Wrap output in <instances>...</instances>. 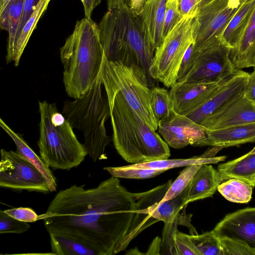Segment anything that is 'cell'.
Listing matches in <instances>:
<instances>
[{"label": "cell", "mask_w": 255, "mask_h": 255, "mask_svg": "<svg viewBox=\"0 0 255 255\" xmlns=\"http://www.w3.org/2000/svg\"><path fill=\"white\" fill-rule=\"evenodd\" d=\"M84 187L74 184L59 191L39 220L49 234L71 237L98 255H115L135 214L136 193L128 191L113 176L96 187Z\"/></svg>", "instance_id": "obj_1"}, {"label": "cell", "mask_w": 255, "mask_h": 255, "mask_svg": "<svg viewBox=\"0 0 255 255\" xmlns=\"http://www.w3.org/2000/svg\"><path fill=\"white\" fill-rule=\"evenodd\" d=\"M107 11L99 24L100 37L108 60L143 70L154 86L149 68L155 49L150 43L139 15L127 0H107Z\"/></svg>", "instance_id": "obj_2"}, {"label": "cell", "mask_w": 255, "mask_h": 255, "mask_svg": "<svg viewBox=\"0 0 255 255\" xmlns=\"http://www.w3.org/2000/svg\"><path fill=\"white\" fill-rule=\"evenodd\" d=\"M110 109L113 141L119 155L131 164L167 159L169 145L128 105L122 94L104 88Z\"/></svg>", "instance_id": "obj_3"}, {"label": "cell", "mask_w": 255, "mask_h": 255, "mask_svg": "<svg viewBox=\"0 0 255 255\" xmlns=\"http://www.w3.org/2000/svg\"><path fill=\"white\" fill-rule=\"evenodd\" d=\"M60 56L66 92L77 98L92 87L102 67L105 53L99 25L91 18L77 20L60 49Z\"/></svg>", "instance_id": "obj_4"}, {"label": "cell", "mask_w": 255, "mask_h": 255, "mask_svg": "<svg viewBox=\"0 0 255 255\" xmlns=\"http://www.w3.org/2000/svg\"><path fill=\"white\" fill-rule=\"evenodd\" d=\"M102 65L92 87L79 97L64 102L62 114L72 128L82 132L88 154L94 162L107 159L110 142L105 124L110 118L109 101L103 91Z\"/></svg>", "instance_id": "obj_5"}, {"label": "cell", "mask_w": 255, "mask_h": 255, "mask_svg": "<svg viewBox=\"0 0 255 255\" xmlns=\"http://www.w3.org/2000/svg\"><path fill=\"white\" fill-rule=\"evenodd\" d=\"M38 104L40 156L53 170L77 167L88 154L85 145L78 140L70 123L55 103L43 101Z\"/></svg>", "instance_id": "obj_6"}, {"label": "cell", "mask_w": 255, "mask_h": 255, "mask_svg": "<svg viewBox=\"0 0 255 255\" xmlns=\"http://www.w3.org/2000/svg\"><path fill=\"white\" fill-rule=\"evenodd\" d=\"M102 82L104 88L120 92L151 128L157 130L151 106V88L154 86L143 70L135 66L109 61L105 55Z\"/></svg>", "instance_id": "obj_7"}, {"label": "cell", "mask_w": 255, "mask_h": 255, "mask_svg": "<svg viewBox=\"0 0 255 255\" xmlns=\"http://www.w3.org/2000/svg\"><path fill=\"white\" fill-rule=\"evenodd\" d=\"M196 16L183 17L155 49L149 74L167 88L177 82L184 54L195 41Z\"/></svg>", "instance_id": "obj_8"}, {"label": "cell", "mask_w": 255, "mask_h": 255, "mask_svg": "<svg viewBox=\"0 0 255 255\" xmlns=\"http://www.w3.org/2000/svg\"><path fill=\"white\" fill-rule=\"evenodd\" d=\"M193 43L184 54L178 77L181 80L178 81L218 82L230 78L239 71L231 60L230 48L223 43L193 53Z\"/></svg>", "instance_id": "obj_9"}, {"label": "cell", "mask_w": 255, "mask_h": 255, "mask_svg": "<svg viewBox=\"0 0 255 255\" xmlns=\"http://www.w3.org/2000/svg\"><path fill=\"white\" fill-rule=\"evenodd\" d=\"M243 0H213L200 7L196 16V26L192 52L218 45L230 20Z\"/></svg>", "instance_id": "obj_10"}, {"label": "cell", "mask_w": 255, "mask_h": 255, "mask_svg": "<svg viewBox=\"0 0 255 255\" xmlns=\"http://www.w3.org/2000/svg\"><path fill=\"white\" fill-rule=\"evenodd\" d=\"M0 186L17 190L47 193L50 189L42 174L15 151L0 150Z\"/></svg>", "instance_id": "obj_11"}, {"label": "cell", "mask_w": 255, "mask_h": 255, "mask_svg": "<svg viewBox=\"0 0 255 255\" xmlns=\"http://www.w3.org/2000/svg\"><path fill=\"white\" fill-rule=\"evenodd\" d=\"M172 181L169 180L147 191L136 193V211L148 215L156 222L161 221L168 223L173 221L179 215L180 211L186 205L188 186L176 197L160 202Z\"/></svg>", "instance_id": "obj_12"}, {"label": "cell", "mask_w": 255, "mask_h": 255, "mask_svg": "<svg viewBox=\"0 0 255 255\" xmlns=\"http://www.w3.org/2000/svg\"><path fill=\"white\" fill-rule=\"evenodd\" d=\"M249 73L242 70L224 81L204 102L186 116L199 124L205 118L244 95Z\"/></svg>", "instance_id": "obj_13"}, {"label": "cell", "mask_w": 255, "mask_h": 255, "mask_svg": "<svg viewBox=\"0 0 255 255\" xmlns=\"http://www.w3.org/2000/svg\"><path fill=\"white\" fill-rule=\"evenodd\" d=\"M158 132L170 147L176 149L188 145L196 146L207 135V129L187 116L175 113L169 119L160 122Z\"/></svg>", "instance_id": "obj_14"}, {"label": "cell", "mask_w": 255, "mask_h": 255, "mask_svg": "<svg viewBox=\"0 0 255 255\" xmlns=\"http://www.w3.org/2000/svg\"><path fill=\"white\" fill-rule=\"evenodd\" d=\"M255 123V103L244 96L238 98L202 120L207 130Z\"/></svg>", "instance_id": "obj_15"}, {"label": "cell", "mask_w": 255, "mask_h": 255, "mask_svg": "<svg viewBox=\"0 0 255 255\" xmlns=\"http://www.w3.org/2000/svg\"><path fill=\"white\" fill-rule=\"evenodd\" d=\"M225 80L218 82L177 81L169 91L175 112L186 115L204 102Z\"/></svg>", "instance_id": "obj_16"}, {"label": "cell", "mask_w": 255, "mask_h": 255, "mask_svg": "<svg viewBox=\"0 0 255 255\" xmlns=\"http://www.w3.org/2000/svg\"><path fill=\"white\" fill-rule=\"evenodd\" d=\"M213 230L219 238L239 240L255 248V207L227 215Z\"/></svg>", "instance_id": "obj_17"}, {"label": "cell", "mask_w": 255, "mask_h": 255, "mask_svg": "<svg viewBox=\"0 0 255 255\" xmlns=\"http://www.w3.org/2000/svg\"><path fill=\"white\" fill-rule=\"evenodd\" d=\"M255 141V123L207 130L206 137L196 146L222 148Z\"/></svg>", "instance_id": "obj_18"}, {"label": "cell", "mask_w": 255, "mask_h": 255, "mask_svg": "<svg viewBox=\"0 0 255 255\" xmlns=\"http://www.w3.org/2000/svg\"><path fill=\"white\" fill-rule=\"evenodd\" d=\"M167 1V0H147L139 15L145 33L155 50L163 40Z\"/></svg>", "instance_id": "obj_19"}, {"label": "cell", "mask_w": 255, "mask_h": 255, "mask_svg": "<svg viewBox=\"0 0 255 255\" xmlns=\"http://www.w3.org/2000/svg\"><path fill=\"white\" fill-rule=\"evenodd\" d=\"M223 181L217 170L210 164H203L188 186L186 204L212 197Z\"/></svg>", "instance_id": "obj_20"}, {"label": "cell", "mask_w": 255, "mask_h": 255, "mask_svg": "<svg viewBox=\"0 0 255 255\" xmlns=\"http://www.w3.org/2000/svg\"><path fill=\"white\" fill-rule=\"evenodd\" d=\"M230 57L237 69L255 67V7L237 46L231 50Z\"/></svg>", "instance_id": "obj_21"}, {"label": "cell", "mask_w": 255, "mask_h": 255, "mask_svg": "<svg viewBox=\"0 0 255 255\" xmlns=\"http://www.w3.org/2000/svg\"><path fill=\"white\" fill-rule=\"evenodd\" d=\"M0 126L13 140L16 147L15 151L39 170L46 179L50 192L56 191V178L41 157L33 151L20 134L13 130L1 119H0Z\"/></svg>", "instance_id": "obj_22"}, {"label": "cell", "mask_w": 255, "mask_h": 255, "mask_svg": "<svg viewBox=\"0 0 255 255\" xmlns=\"http://www.w3.org/2000/svg\"><path fill=\"white\" fill-rule=\"evenodd\" d=\"M200 156H194L189 158L163 159L139 163L131 164V167L153 169L168 170L171 168L186 166L193 164H216L224 161L226 156H215L222 147L213 146Z\"/></svg>", "instance_id": "obj_23"}, {"label": "cell", "mask_w": 255, "mask_h": 255, "mask_svg": "<svg viewBox=\"0 0 255 255\" xmlns=\"http://www.w3.org/2000/svg\"><path fill=\"white\" fill-rule=\"evenodd\" d=\"M255 7V0H243L221 36V42L234 49L245 30Z\"/></svg>", "instance_id": "obj_24"}, {"label": "cell", "mask_w": 255, "mask_h": 255, "mask_svg": "<svg viewBox=\"0 0 255 255\" xmlns=\"http://www.w3.org/2000/svg\"><path fill=\"white\" fill-rule=\"evenodd\" d=\"M222 180L232 178L242 180L255 186V154L248 152L234 160L218 165Z\"/></svg>", "instance_id": "obj_25"}, {"label": "cell", "mask_w": 255, "mask_h": 255, "mask_svg": "<svg viewBox=\"0 0 255 255\" xmlns=\"http://www.w3.org/2000/svg\"><path fill=\"white\" fill-rule=\"evenodd\" d=\"M25 0H10L0 11V28L8 32L6 61L10 58L21 20Z\"/></svg>", "instance_id": "obj_26"}, {"label": "cell", "mask_w": 255, "mask_h": 255, "mask_svg": "<svg viewBox=\"0 0 255 255\" xmlns=\"http://www.w3.org/2000/svg\"><path fill=\"white\" fill-rule=\"evenodd\" d=\"M51 0H40L35 9L31 14L20 33L15 43L12 54L9 60L6 62L7 64L13 62L15 66H18L21 55L29 39L35 28L38 20L47 9Z\"/></svg>", "instance_id": "obj_27"}, {"label": "cell", "mask_w": 255, "mask_h": 255, "mask_svg": "<svg viewBox=\"0 0 255 255\" xmlns=\"http://www.w3.org/2000/svg\"><path fill=\"white\" fill-rule=\"evenodd\" d=\"M52 255H98L90 246L71 237L57 233H49Z\"/></svg>", "instance_id": "obj_28"}, {"label": "cell", "mask_w": 255, "mask_h": 255, "mask_svg": "<svg viewBox=\"0 0 255 255\" xmlns=\"http://www.w3.org/2000/svg\"><path fill=\"white\" fill-rule=\"evenodd\" d=\"M151 106L158 124L176 113L169 91L163 87L154 86L151 88Z\"/></svg>", "instance_id": "obj_29"}, {"label": "cell", "mask_w": 255, "mask_h": 255, "mask_svg": "<svg viewBox=\"0 0 255 255\" xmlns=\"http://www.w3.org/2000/svg\"><path fill=\"white\" fill-rule=\"evenodd\" d=\"M253 187L238 179L232 178L218 187L219 193L227 200L234 203H247L252 198Z\"/></svg>", "instance_id": "obj_30"}, {"label": "cell", "mask_w": 255, "mask_h": 255, "mask_svg": "<svg viewBox=\"0 0 255 255\" xmlns=\"http://www.w3.org/2000/svg\"><path fill=\"white\" fill-rule=\"evenodd\" d=\"M189 236L201 255H223L220 239L213 230L201 235Z\"/></svg>", "instance_id": "obj_31"}, {"label": "cell", "mask_w": 255, "mask_h": 255, "mask_svg": "<svg viewBox=\"0 0 255 255\" xmlns=\"http://www.w3.org/2000/svg\"><path fill=\"white\" fill-rule=\"evenodd\" d=\"M104 169L112 176L126 179H146L155 177L166 171L164 169L140 168L129 165L118 167H105Z\"/></svg>", "instance_id": "obj_32"}, {"label": "cell", "mask_w": 255, "mask_h": 255, "mask_svg": "<svg viewBox=\"0 0 255 255\" xmlns=\"http://www.w3.org/2000/svg\"><path fill=\"white\" fill-rule=\"evenodd\" d=\"M201 165L193 164L185 166L176 179L171 183L160 202L172 199L180 194L189 185Z\"/></svg>", "instance_id": "obj_33"}, {"label": "cell", "mask_w": 255, "mask_h": 255, "mask_svg": "<svg viewBox=\"0 0 255 255\" xmlns=\"http://www.w3.org/2000/svg\"><path fill=\"white\" fill-rule=\"evenodd\" d=\"M219 239L223 255H255V248L241 240L227 237H222Z\"/></svg>", "instance_id": "obj_34"}, {"label": "cell", "mask_w": 255, "mask_h": 255, "mask_svg": "<svg viewBox=\"0 0 255 255\" xmlns=\"http://www.w3.org/2000/svg\"><path fill=\"white\" fill-rule=\"evenodd\" d=\"M30 225L27 222L18 220L4 211H0V234H22L27 231Z\"/></svg>", "instance_id": "obj_35"}, {"label": "cell", "mask_w": 255, "mask_h": 255, "mask_svg": "<svg viewBox=\"0 0 255 255\" xmlns=\"http://www.w3.org/2000/svg\"><path fill=\"white\" fill-rule=\"evenodd\" d=\"M182 18L179 9L178 0H167L163 30V39Z\"/></svg>", "instance_id": "obj_36"}, {"label": "cell", "mask_w": 255, "mask_h": 255, "mask_svg": "<svg viewBox=\"0 0 255 255\" xmlns=\"http://www.w3.org/2000/svg\"><path fill=\"white\" fill-rule=\"evenodd\" d=\"M176 255H201L195 247L189 235L176 230L174 239Z\"/></svg>", "instance_id": "obj_37"}, {"label": "cell", "mask_w": 255, "mask_h": 255, "mask_svg": "<svg viewBox=\"0 0 255 255\" xmlns=\"http://www.w3.org/2000/svg\"><path fill=\"white\" fill-rule=\"evenodd\" d=\"M4 211L15 219L27 223L34 222L39 220V215L29 207L14 208L5 210Z\"/></svg>", "instance_id": "obj_38"}, {"label": "cell", "mask_w": 255, "mask_h": 255, "mask_svg": "<svg viewBox=\"0 0 255 255\" xmlns=\"http://www.w3.org/2000/svg\"><path fill=\"white\" fill-rule=\"evenodd\" d=\"M201 0H178V6L183 16H194L197 15Z\"/></svg>", "instance_id": "obj_39"}, {"label": "cell", "mask_w": 255, "mask_h": 255, "mask_svg": "<svg viewBox=\"0 0 255 255\" xmlns=\"http://www.w3.org/2000/svg\"><path fill=\"white\" fill-rule=\"evenodd\" d=\"M40 0H24L22 16L21 20V21H20V23L19 24V28H18L14 44H15V43L16 40L17 39V38L19 35V34L21 32L22 28H23V27L25 25L27 21L29 18L31 14L33 13V12L35 9L36 7L37 4H38L39 2L40 1ZM13 48H14V47H13ZM9 59L6 61V62L9 60Z\"/></svg>", "instance_id": "obj_40"}, {"label": "cell", "mask_w": 255, "mask_h": 255, "mask_svg": "<svg viewBox=\"0 0 255 255\" xmlns=\"http://www.w3.org/2000/svg\"><path fill=\"white\" fill-rule=\"evenodd\" d=\"M243 96L255 103V67L253 72L249 74Z\"/></svg>", "instance_id": "obj_41"}, {"label": "cell", "mask_w": 255, "mask_h": 255, "mask_svg": "<svg viewBox=\"0 0 255 255\" xmlns=\"http://www.w3.org/2000/svg\"><path fill=\"white\" fill-rule=\"evenodd\" d=\"M84 7L85 17L91 18L94 9L100 4L102 0H81Z\"/></svg>", "instance_id": "obj_42"}, {"label": "cell", "mask_w": 255, "mask_h": 255, "mask_svg": "<svg viewBox=\"0 0 255 255\" xmlns=\"http://www.w3.org/2000/svg\"><path fill=\"white\" fill-rule=\"evenodd\" d=\"M147 0H127L130 9L136 15H139Z\"/></svg>", "instance_id": "obj_43"}, {"label": "cell", "mask_w": 255, "mask_h": 255, "mask_svg": "<svg viewBox=\"0 0 255 255\" xmlns=\"http://www.w3.org/2000/svg\"><path fill=\"white\" fill-rule=\"evenodd\" d=\"M161 241L159 237L154 238L145 255H160Z\"/></svg>", "instance_id": "obj_44"}, {"label": "cell", "mask_w": 255, "mask_h": 255, "mask_svg": "<svg viewBox=\"0 0 255 255\" xmlns=\"http://www.w3.org/2000/svg\"><path fill=\"white\" fill-rule=\"evenodd\" d=\"M126 255H145V253L140 252L137 248L128 251Z\"/></svg>", "instance_id": "obj_45"}, {"label": "cell", "mask_w": 255, "mask_h": 255, "mask_svg": "<svg viewBox=\"0 0 255 255\" xmlns=\"http://www.w3.org/2000/svg\"><path fill=\"white\" fill-rule=\"evenodd\" d=\"M10 0H0V11H1Z\"/></svg>", "instance_id": "obj_46"}, {"label": "cell", "mask_w": 255, "mask_h": 255, "mask_svg": "<svg viewBox=\"0 0 255 255\" xmlns=\"http://www.w3.org/2000/svg\"><path fill=\"white\" fill-rule=\"evenodd\" d=\"M213 0H201V2L200 3V7L210 2V1H212Z\"/></svg>", "instance_id": "obj_47"}, {"label": "cell", "mask_w": 255, "mask_h": 255, "mask_svg": "<svg viewBox=\"0 0 255 255\" xmlns=\"http://www.w3.org/2000/svg\"><path fill=\"white\" fill-rule=\"evenodd\" d=\"M249 152L255 154V146Z\"/></svg>", "instance_id": "obj_48"}]
</instances>
